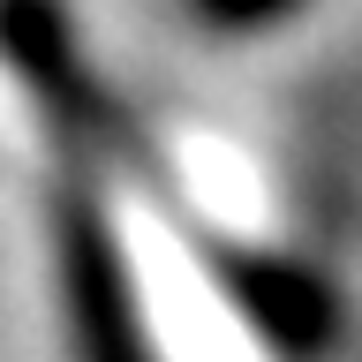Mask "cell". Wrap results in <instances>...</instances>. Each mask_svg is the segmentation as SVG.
<instances>
[{"label":"cell","instance_id":"7a4b0ae2","mask_svg":"<svg viewBox=\"0 0 362 362\" xmlns=\"http://www.w3.org/2000/svg\"><path fill=\"white\" fill-rule=\"evenodd\" d=\"M302 0H189V16L211 23V30H264V23L294 16Z\"/></svg>","mask_w":362,"mask_h":362},{"label":"cell","instance_id":"6da1fadb","mask_svg":"<svg viewBox=\"0 0 362 362\" xmlns=\"http://www.w3.org/2000/svg\"><path fill=\"white\" fill-rule=\"evenodd\" d=\"M53 242H61V287H68L83 362H151L144 310H136V287H129V257L113 242V226L98 219V204L68 197V211L53 219Z\"/></svg>","mask_w":362,"mask_h":362}]
</instances>
